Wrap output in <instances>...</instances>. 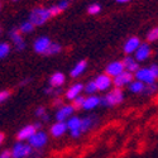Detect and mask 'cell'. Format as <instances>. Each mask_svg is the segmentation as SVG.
Instances as JSON below:
<instances>
[{
    "label": "cell",
    "mask_w": 158,
    "mask_h": 158,
    "mask_svg": "<svg viewBox=\"0 0 158 158\" xmlns=\"http://www.w3.org/2000/svg\"><path fill=\"white\" fill-rule=\"evenodd\" d=\"M62 51V46L60 43H56V42H52L48 47V49L46 51L44 56H55V55H58L60 52Z\"/></svg>",
    "instance_id": "24"
},
{
    "label": "cell",
    "mask_w": 158,
    "mask_h": 158,
    "mask_svg": "<svg viewBox=\"0 0 158 158\" xmlns=\"http://www.w3.org/2000/svg\"><path fill=\"white\" fill-rule=\"evenodd\" d=\"M100 105V98L96 95H89L87 98H85L84 104H82V109L84 110H94L95 108H98Z\"/></svg>",
    "instance_id": "19"
},
{
    "label": "cell",
    "mask_w": 158,
    "mask_h": 158,
    "mask_svg": "<svg viewBox=\"0 0 158 158\" xmlns=\"http://www.w3.org/2000/svg\"><path fill=\"white\" fill-rule=\"evenodd\" d=\"M124 71H125V67H124L122 61H113L106 66V69H105V73L108 76H110L111 78L119 76Z\"/></svg>",
    "instance_id": "11"
},
{
    "label": "cell",
    "mask_w": 158,
    "mask_h": 158,
    "mask_svg": "<svg viewBox=\"0 0 158 158\" xmlns=\"http://www.w3.org/2000/svg\"><path fill=\"white\" fill-rule=\"evenodd\" d=\"M140 39L137 37V35H133V37H130L128 38L125 43L123 44V52L127 55V56H131V55H134V52L138 49V47L140 46Z\"/></svg>",
    "instance_id": "10"
},
{
    "label": "cell",
    "mask_w": 158,
    "mask_h": 158,
    "mask_svg": "<svg viewBox=\"0 0 158 158\" xmlns=\"http://www.w3.org/2000/svg\"><path fill=\"white\" fill-rule=\"evenodd\" d=\"M158 41V27H154L152 29L148 31L147 33V42L148 43H153Z\"/></svg>",
    "instance_id": "30"
},
{
    "label": "cell",
    "mask_w": 158,
    "mask_h": 158,
    "mask_svg": "<svg viewBox=\"0 0 158 158\" xmlns=\"http://www.w3.org/2000/svg\"><path fill=\"white\" fill-rule=\"evenodd\" d=\"M4 139H5V134L0 131V146H2V144L4 143Z\"/></svg>",
    "instance_id": "44"
},
{
    "label": "cell",
    "mask_w": 158,
    "mask_h": 158,
    "mask_svg": "<svg viewBox=\"0 0 158 158\" xmlns=\"http://www.w3.org/2000/svg\"><path fill=\"white\" fill-rule=\"evenodd\" d=\"M67 130H69V128H67V124H66V122H56L51 127L49 133H51L52 137L60 138V137L64 135Z\"/></svg>",
    "instance_id": "16"
},
{
    "label": "cell",
    "mask_w": 158,
    "mask_h": 158,
    "mask_svg": "<svg viewBox=\"0 0 158 158\" xmlns=\"http://www.w3.org/2000/svg\"><path fill=\"white\" fill-rule=\"evenodd\" d=\"M0 8H2V6H0Z\"/></svg>",
    "instance_id": "48"
},
{
    "label": "cell",
    "mask_w": 158,
    "mask_h": 158,
    "mask_svg": "<svg viewBox=\"0 0 158 158\" xmlns=\"http://www.w3.org/2000/svg\"><path fill=\"white\" fill-rule=\"evenodd\" d=\"M135 80L143 82L144 85H149V84H154L157 81V78L154 77V75L152 73L149 67H140L135 73H134Z\"/></svg>",
    "instance_id": "6"
},
{
    "label": "cell",
    "mask_w": 158,
    "mask_h": 158,
    "mask_svg": "<svg viewBox=\"0 0 158 158\" xmlns=\"http://www.w3.org/2000/svg\"><path fill=\"white\" fill-rule=\"evenodd\" d=\"M49 122V115L48 114H44L42 118H41V123H47Z\"/></svg>",
    "instance_id": "42"
},
{
    "label": "cell",
    "mask_w": 158,
    "mask_h": 158,
    "mask_svg": "<svg viewBox=\"0 0 158 158\" xmlns=\"http://www.w3.org/2000/svg\"><path fill=\"white\" fill-rule=\"evenodd\" d=\"M84 100H85V98L82 96V95H80V96H77L73 101H72V105H73V108L77 110V109H82V104H84Z\"/></svg>",
    "instance_id": "32"
},
{
    "label": "cell",
    "mask_w": 158,
    "mask_h": 158,
    "mask_svg": "<svg viewBox=\"0 0 158 158\" xmlns=\"http://www.w3.org/2000/svg\"><path fill=\"white\" fill-rule=\"evenodd\" d=\"M48 142V135L43 130H37L28 139V144L33 149H42Z\"/></svg>",
    "instance_id": "4"
},
{
    "label": "cell",
    "mask_w": 158,
    "mask_h": 158,
    "mask_svg": "<svg viewBox=\"0 0 158 158\" xmlns=\"http://www.w3.org/2000/svg\"><path fill=\"white\" fill-rule=\"evenodd\" d=\"M42 151L41 149H33V152L31 153V156L28 158H41L42 157Z\"/></svg>",
    "instance_id": "37"
},
{
    "label": "cell",
    "mask_w": 158,
    "mask_h": 158,
    "mask_svg": "<svg viewBox=\"0 0 158 158\" xmlns=\"http://www.w3.org/2000/svg\"><path fill=\"white\" fill-rule=\"evenodd\" d=\"M86 67H87V61H85V60L78 61V62L73 66V67L71 69V72H70L71 77L76 78V77H78V76H81V75L86 71Z\"/></svg>",
    "instance_id": "21"
},
{
    "label": "cell",
    "mask_w": 158,
    "mask_h": 158,
    "mask_svg": "<svg viewBox=\"0 0 158 158\" xmlns=\"http://www.w3.org/2000/svg\"><path fill=\"white\" fill-rule=\"evenodd\" d=\"M53 105H55V106H62V105H63V100L61 99V96L60 98H55Z\"/></svg>",
    "instance_id": "41"
},
{
    "label": "cell",
    "mask_w": 158,
    "mask_h": 158,
    "mask_svg": "<svg viewBox=\"0 0 158 158\" xmlns=\"http://www.w3.org/2000/svg\"><path fill=\"white\" fill-rule=\"evenodd\" d=\"M124 93L123 90L119 87H114L110 91H108L106 95H104L102 98H100V105L105 108H113L116 106L124 101Z\"/></svg>",
    "instance_id": "1"
},
{
    "label": "cell",
    "mask_w": 158,
    "mask_h": 158,
    "mask_svg": "<svg viewBox=\"0 0 158 158\" xmlns=\"http://www.w3.org/2000/svg\"><path fill=\"white\" fill-rule=\"evenodd\" d=\"M144 85L143 82L138 81V80H133L129 85H128V89L130 93H133V94H143V90H144Z\"/></svg>",
    "instance_id": "22"
},
{
    "label": "cell",
    "mask_w": 158,
    "mask_h": 158,
    "mask_svg": "<svg viewBox=\"0 0 158 158\" xmlns=\"http://www.w3.org/2000/svg\"><path fill=\"white\" fill-rule=\"evenodd\" d=\"M151 56V44L148 42H144V43H140V46L138 47V49L134 52V58L138 61V62H143L148 60V57Z\"/></svg>",
    "instance_id": "14"
},
{
    "label": "cell",
    "mask_w": 158,
    "mask_h": 158,
    "mask_svg": "<svg viewBox=\"0 0 158 158\" xmlns=\"http://www.w3.org/2000/svg\"><path fill=\"white\" fill-rule=\"evenodd\" d=\"M75 110L76 109L73 108V105H64L63 104L56 111V120L57 122H67L71 116H73Z\"/></svg>",
    "instance_id": "7"
},
{
    "label": "cell",
    "mask_w": 158,
    "mask_h": 158,
    "mask_svg": "<svg viewBox=\"0 0 158 158\" xmlns=\"http://www.w3.org/2000/svg\"><path fill=\"white\" fill-rule=\"evenodd\" d=\"M10 51H11V48H10V44L9 43L0 42V60L8 57L9 53H10Z\"/></svg>",
    "instance_id": "27"
},
{
    "label": "cell",
    "mask_w": 158,
    "mask_h": 158,
    "mask_svg": "<svg viewBox=\"0 0 158 158\" xmlns=\"http://www.w3.org/2000/svg\"><path fill=\"white\" fill-rule=\"evenodd\" d=\"M9 38H10L11 43L14 44V47H15V49H17L18 52L24 51L25 47H27V43H25L24 38H23V35H22V33H20V31H19V28L13 27V28L9 31Z\"/></svg>",
    "instance_id": "5"
},
{
    "label": "cell",
    "mask_w": 158,
    "mask_h": 158,
    "mask_svg": "<svg viewBox=\"0 0 158 158\" xmlns=\"http://www.w3.org/2000/svg\"><path fill=\"white\" fill-rule=\"evenodd\" d=\"M51 43H52V41L49 39V37H47V35L38 37L34 41V43H33V49L38 55H44Z\"/></svg>",
    "instance_id": "9"
},
{
    "label": "cell",
    "mask_w": 158,
    "mask_h": 158,
    "mask_svg": "<svg viewBox=\"0 0 158 158\" xmlns=\"http://www.w3.org/2000/svg\"><path fill=\"white\" fill-rule=\"evenodd\" d=\"M2 33H3V28H2V27H0V34H2Z\"/></svg>",
    "instance_id": "46"
},
{
    "label": "cell",
    "mask_w": 158,
    "mask_h": 158,
    "mask_svg": "<svg viewBox=\"0 0 158 158\" xmlns=\"http://www.w3.org/2000/svg\"><path fill=\"white\" fill-rule=\"evenodd\" d=\"M48 9H49V13H51L52 17H56V15H58V14H61V13H62V11L60 10V8L57 6V4H56V5H51Z\"/></svg>",
    "instance_id": "35"
},
{
    "label": "cell",
    "mask_w": 158,
    "mask_h": 158,
    "mask_svg": "<svg viewBox=\"0 0 158 158\" xmlns=\"http://www.w3.org/2000/svg\"><path fill=\"white\" fill-rule=\"evenodd\" d=\"M34 28L35 27H34V25L29 20H25V22H23L19 25V31H20L22 34H29V33H32L34 31Z\"/></svg>",
    "instance_id": "25"
},
{
    "label": "cell",
    "mask_w": 158,
    "mask_h": 158,
    "mask_svg": "<svg viewBox=\"0 0 158 158\" xmlns=\"http://www.w3.org/2000/svg\"><path fill=\"white\" fill-rule=\"evenodd\" d=\"M116 3H119V4H127L129 2H131V0H115Z\"/></svg>",
    "instance_id": "45"
},
{
    "label": "cell",
    "mask_w": 158,
    "mask_h": 158,
    "mask_svg": "<svg viewBox=\"0 0 158 158\" xmlns=\"http://www.w3.org/2000/svg\"><path fill=\"white\" fill-rule=\"evenodd\" d=\"M66 124H67V128H69V130L71 131V130H76V129H80V127H81V119L78 116H71L70 119L66 122Z\"/></svg>",
    "instance_id": "23"
},
{
    "label": "cell",
    "mask_w": 158,
    "mask_h": 158,
    "mask_svg": "<svg viewBox=\"0 0 158 158\" xmlns=\"http://www.w3.org/2000/svg\"><path fill=\"white\" fill-rule=\"evenodd\" d=\"M133 80H134V73H131L129 71H124L119 76H116V77L113 78V85L115 87L122 89L124 86H128Z\"/></svg>",
    "instance_id": "8"
},
{
    "label": "cell",
    "mask_w": 158,
    "mask_h": 158,
    "mask_svg": "<svg viewBox=\"0 0 158 158\" xmlns=\"http://www.w3.org/2000/svg\"><path fill=\"white\" fill-rule=\"evenodd\" d=\"M64 82H66V76H64V73H62L60 71L55 72L48 80V84L52 87H62L64 85Z\"/></svg>",
    "instance_id": "20"
},
{
    "label": "cell",
    "mask_w": 158,
    "mask_h": 158,
    "mask_svg": "<svg viewBox=\"0 0 158 158\" xmlns=\"http://www.w3.org/2000/svg\"><path fill=\"white\" fill-rule=\"evenodd\" d=\"M99 124V118L96 115H87V116H84L81 118V127H80V130L81 133H86V131L91 130L93 128H95L96 125Z\"/></svg>",
    "instance_id": "13"
},
{
    "label": "cell",
    "mask_w": 158,
    "mask_h": 158,
    "mask_svg": "<svg viewBox=\"0 0 158 158\" xmlns=\"http://www.w3.org/2000/svg\"><path fill=\"white\" fill-rule=\"evenodd\" d=\"M10 96V91L9 90H2L0 91V104L5 102Z\"/></svg>",
    "instance_id": "33"
},
{
    "label": "cell",
    "mask_w": 158,
    "mask_h": 158,
    "mask_svg": "<svg viewBox=\"0 0 158 158\" xmlns=\"http://www.w3.org/2000/svg\"><path fill=\"white\" fill-rule=\"evenodd\" d=\"M84 91H85L87 95H95V93L98 91V87H96V85H95V81L91 80V81H89L86 85H84Z\"/></svg>",
    "instance_id": "28"
},
{
    "label": "cell",
    "mask_w": 158,
    "mask_h": 158,
    "mask_svg": "<svg viewBox=\"0 0 158 158\" xmlns=\"http://www.w3.org/2000/svg\"><path fill=\"white\" fill-rule=\"evenodd\" d=\"M37 131V129H35V127H34V124H29V125H25V127H23L18 133H17V138H18V140L19 142H24V140H28L34 133Z\"/></svg>",
    "instance_id": "17"
},
{
    "label": "cell",
    "mask_w": 158,
    "mask_h": 158,
    "mask_svg": "<svg viewBox=\"0 0 158 158\" xmlns=\"http://www.w3.org/2000/svg\"><path fill=\"white\" fill-rule=\"evenodd\" d=\"M32 152H33V148L28 143L18 140L11 148V158H28Z\"/></svg>",
    "instance_id": "3"
},
{
    "label": "cell",
    "mask_w": 158,
    "mask_h": 158,
    "mask_svg": "<svg viewBox=\"0 0 158 158\" xmlns=\"http://www.w3.org/2000/svg\"><path fill=\"white\" fill-rule=\"evenodd\" d=\"M82 91H84V84H81V82H76V84H73L71 87H69L67 90H66L64 98L67 99V100L73 101L77 96H80V95H81Z\"/></svg>",
    "instance_id": "15"
},
{
    "label": "cell",
    "mask_w": 158,
    "mask_h": 158,
    "mask_svg": "<svg viewBox=\"0 0 158 158\" xmlns=\"http://www.w3.org/2000/svg\"><path fill=\"white\" fill-rule=\"evenodd\" d=\"M70 133H71V137H72V138H78V137H81V134H82L80 129H76V130H71Z\"/></svg>",
    "instance_id": "40"
},
{
    "label": "cell",
    "mask_w": 158,
    "mask_h": 158,
    "mask_svg": "<svg viewBox=\"0 0 158 158\" xmlns=\"http://www.w3.org/2000/svg\"><path fill=\"white\" fill-rule=\"evenodd\" d=\"M122 62H123L124 67H125V71H129V72H131V73H135V72L140 69L139 62H138L133 56H125Z\"/></svg>",
    "instance_id": "18"
},
{
    "label": "cell",
    "mask_w": 158,
    "mask_h": 158,
    "mask_svg": "<svg viewBox=\"0 0 158 158\" xmlns=\"http://www.w3.org/2000/svg\"><path fill=\"white\" fill-rule=\"evenodd\" d=\"M13 2H19V0H13Z\"/></svg>",
    "instance_id": "47"
},
{
    "label": "cell",
    "mask_w": 158,
    "mask_h": 158,
    "mask_svg": "<svg viewBox=\"0 0 158 158\" xmlns=\"http://www.w3.org/2000/svg\"><path fill=\"white\" fill-rule=\"evenodd\" d=\"M0 158H11V151L10 149H4L0 152Z\"/></svg>",
    "instance_id": "38"
},
{
    "label": "cell",
    "mask_w": 158,
    "mask_h": 158,
    "mask_svg": "<svg viewBox=\"0 0 158 158\" xmlns=\"http://www.w3.org/2000/svg\"><path fill=\"white\" fill-rule=\"evenodd\" d=\"M101 5L99 4V3H93L91 5H89V8H87V13L90 15H96V14H99V13L101 11Z\"/></svg>",
    "instance_id": "31"
},
{
    "label": "cell",
    "mask_w": 158,
    "mask_h": 158,
    "mask_svg": "<svg viewBox=\"0 0 158 158\" xmlns=\"http://www.w3.org/2000/svg\"><path fill=\"white\" fill-rule=\"evenodd\" d=\"M94 81H95V85L98 87V91H108L113 85V78L110 76H108L106 73L96 76L94 78Z\"/></svg>",
    "instance_id": "12"
},
{
    "label": "cell",
    "mask_w": 158,
    "mask_h": 158,
    "mask_svg": "<svg viewBox=\"0 0 158 158\" xmlns=\"http://www.w3.org/2000/svg\"><path fill=\"white\" fill-rule=\"evenodd\" d=\"M51 18H52V15H51L48 8L37 6V8L31 10L28 20L34 25V27H41V25L46 24Z\"/></svg>",
    "instance_id": "2"
},
{
    "label": "cell",
    "mask_w": 158,
    "mask_h": 158,
    "mask_svg": "<svg viewBox=\"0 0 158 158\" xmlns=\"http://www.w3.org/2000/svg\"><path fill=\"white\" fill-rule=\"evenodd\" d=\"M70 3H71L70 0H61V2H58V3H57V6L60 8V10H61V11H64L66 9H67V8L70 6Z\"/></svg>",
    "instance_id": "34"
},
{
    "label": "cell",
    "mask_w": 158,
    "mask_h": 158,
    "mask_svg": "<svg viewBox=\"0 0 158 158\" xmlns=\"http://www.w3.org/2000/svg\"><path fill=\"white\" fill-rule=\"evenodd\" d=\"M157 91H158V84L154 82V84H149V85H146V86H144L143 94H144V95H147V96H149V95H154Z\"/></svg>",
    "instance_id": "29"
},
{
    "label": "cell",
    "mask_w": 158,
    "mask_h": 158,
    "mask_svg": "<svg viewBox=\"0 0 158 158\" xmlns=\"http://www.w3.org/2000/svg\"><path fill=\"white\" fill-rule=\"evenodd\" d=\"M44 94L49 95V96H53V98H60L62 94V87H52L48 85L44 89Z\"/></svg>",
    "instance_id": "26"
},
{
    "label": "cell",
    "mask_w": 158,
    "mask_h": 158,
    "mask_svg": "<svg viewBox=\"0 0 158 158\" xmlns=\"http://www.w3.org/2000/svg\"><path fill=\"white\" fill-rule=\"evenodd\" d=\"M34 114H35V116H38V118H42L44 114H47V109H46L44 106H38V108L35 109Z\"/></svg>",
    "instance_id": "36"
},
{
    "label": "cell",
    "mask_w": 158,
    "mask_h": 158,
    "mask_svg": "<svg viewBox=\"0 0 158 158\" xmlns=\"http://www.w3.org/2000/svg\"><path fill=\"white\" fill-rule=\"evenodd\" d=\"M31 81H32V78H25V80H23L20 82V86H25V85H27L28 82H31Z\"/></svg>",
    "instance_id": "43"
},
{
    "label": "cell",
    "mask_w": 158,
    "mask_h": 158,
    "mask_svg": "<svg viewBox=\"0 0 158 158\" xmlns=\"http://www.w3.org/2000/svg\"><path fill=\"white\" fill-rule=\"evenodd\" d=\"M149 69H151L152 73L154 75V77H156V78H158V64H157V63H153Z\"/></svg>",
    "instance_id": "39"
}]
</instances>
